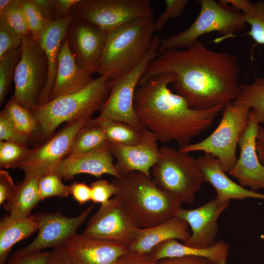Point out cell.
I'll list each match as a JSON object with an SVG mask.
<instances>
[{
    "mask_svg": "<svg viewBox=\"0 0 264 264\" xmlns=\"http://www.w3.org/2000/svg\"><path fill=\"white\" fill-rule=\"evenodd\" d=\"M160 42L158 36H154L152 45L143 61L128 73L110 80L109 94L100 109L98 118L125 122L141 131L146 129L135 113L134 96L147 66L159 52Z\"/></svg>",
    "mask_w": 264,
    "mask_h": 264,
    "instance_id": "cell-9",
    "label": "cell"
},
{
    "mask_svg": "<svg viewBox=\"0 0 264 264\" xmlns=\"http://www.w3.org/2000/svg\"><path fill=\"white\" fill-rule=\"evenodd\" d=\"M229 203V201L220 202L215 198L194 209L181 208L175 216L185 220L192 230L190 238L184 244L198 248L214 245L218 232V219Z\"/></svg>",
    "mask_w": 264,
    "mask_h": 264,
    "instance_id": "cell-18",
    "label": "cell"
},
{
    "mask_svg": "<svg viewBox=\"0 0 264 264\" xmlns=\"http://www.w3.org/2000/svg\"><path fill=\"white\" fill-rule=\"evenodd\" d=\"M164 11L154 21V31H159L171 19L179 16L188 3L187 0H166Z\"/></svg>",
    "mask_w": 264,
    "mask_h": 264,
    "instance_id": "cell-38",
    "label": "cell"
},
{
    "mask_svg": "<svg viewBox=\"0 0 264 264\" xmlns=\"http://www.w3.org/2000/svg\"><path fill=\"white\" fill-rule=\"evenodd\" d=\"M228 253L229 245L222 240L211 247L198 248L182 244L176 239H170L156 245L150 254L157 262L172 257L197 256L207 259L211 264H226Z\"/></svg>",
    "mask_w": 264,
    "mask_h": 264,
    "instance_id": "cell-25",
    "label": "cell"
},
{
    "mask_svg": "<svg viewBox=\"0 0 264 264\" xmlns=\"http://www.w3.org/2000/svg\"><path fill=\"white\" fill-rule=\"evenodd\" d=\"M152 169L155 185L182 203H192L205 182L196 159L167 146L160 148L158 160Z\"/></svg>",
    "mask_w": 264,
    "mask_h": 264,
    "instance_id": "cell-7",
    "label": "cell"
},
{
    "mask_svg": "<svg viewBox=\"0 0 264 264\" xmlns=\"http://www.w3.org/2000/svg\"><path fill=\"white\" fill-rule=\"evenodd\" d=\"M155 135L145 129L140 142L134 145L111 142L110 150L116 159L114 163L119 176L132 172H140L151 178L150 170L157 162L160 148Z\"/></svg>",
    "mask_w": 264,
    "mask_h": 264,
    "instance_id": "cell-17",
    "label": "cell"
},
{
    "mask_svg": "<svg viewBox=\"0 0 264 264\" xmlns=\"http://www.w3.org/2000/svg\"><path fill=\"white\" fill-rule=\"evenodd\" d=\"M174 78L173 73L165 72L139 82L134 96V109L143 126L158 141H175L180 148L209 129L224 107L204 110L191 108L183 97L170 89Z\"/></svg>",
    "mask_w": 264,
    "mask_h": 264,
    "instance_id": "cell-2",
    "label": "cell"
},
{
    "mask_svg": "<svg viewBox=\"0 0 264 264\" xmlns=\"http://www.w3.org/2000/svg\"><path fill=\"white\" fill-rule=\"evenodd\" d=\"M139 229L129 210L115 196L101 205L82 234L128 248L136 240Z\"/></svg>",
    "mask_w": 264,
    "mask_h": 264,
    "instance_id": "cell-13",
    "label": "cell"
},
{
    "mask_svg": "<svg viewBox=\"0 0 264 264\" xmlns=\"http://www.w3.org/2000/svg\"><path fill=\"white\" fill-rule=\"evenodd\" d=\"M0 115L10 121L29 138L38 129L37 120L32 112L22 106L12 98L2 110Z\"/></svg>",
    "mask_w": 264,
    "mask_h": 264,
    "instance_id": "cell-31",
    "label": "cell"
},
{
    "mask_svg": "<svg viewBox=\"0 0 264 264\" xmlns=\"http://www.w3.org/2000/svg\"><path fill=\"white\" fill-rule=\"evenodd\" d=\"M74 16L70 14L65 19L47 23L37 41L47 62L48 74L45 84L40 95L38 105L48 102L56 74L57 59L62 44Z\"/></svg>",
    "mask_w": 264,
    "mask_h": 264,
    "instance_id": "cell-22",
    "label": "cell"
},
{
    "mask_svg": "<svg viewBox=\"0 0 264 264\" xmlns=\"http://www.w3.org/2000/svg\"><path fill=\"white\" fill-rule=\"evenodd\" d=\"M30 35L37 40L48 22L30 0H21Z\"/></svg>",
    "mask_w": 264,
    "mask_h": 264,
    "instance_id": "cell-37",
    "label": "cell"
},
{
    "mask_svg": "<svg viewBox=\"0 0 264 264\" xmlns=\"http://www.w3.org/2000/svg\"><path fill=\"white\" fill-rule=\"evenodd\" d=\"M204 180L217 192L216 198L220 202L231 199L243 200L252 198L264 200V194L247 189L231 180L222 169L216 157L204 154L196 158Z\"/></svg>",
    "mask_w": 264,
    "mask_h": 264,
    "instance_id": "cell-21",
    "label": "cell"
},
{
    "mask_svg": "<svg viewBox=\"0 0 264 264\" xmlns=\"http://www.w3.org/2000/svg\"><path fill=\"white\" fill-rule=\"evenodd\" d=\"M225 2L244 14L247 23L250 25L247 34L257 43L264 45V0L254 2L248 0H226Z\"/></svg>",
    "mask_w": 264,
    "mask_h": 264,
    "instance_id": "cell-28",
    "label": "cell"
},
{
    "mask_svg": "<svg viewBox=\"0 0 264 264\" xmlns=\"http://www.w3.org/2000/svg\"><path fill=\"white\" fill-rule=\"evenodd\" d=\"M29 149L26 145L10 141H0V168H13L24 158Z\"/></svg>",
    "mask_w": 264,
    "mask_h": 264,
    "instance_id": "cell-36",
    "label": "cell"
},
{
    "mask_svg": "<svg viewBox=\"0 0 264 264\" xmlns=\"http://www.w3.org/2000/svg\"><path fill=\"white\" fill-rule=\"evenodd\" d=\"M0 19L22 36L30 35L21 0H13L8 7L0 11Z\"/></svg>",
    "mask_w": 264,
    "mask_h": 264,
    "instance_id": "cell-35",
    "label": "cell"
},
{
    "mask_svg": "<svg viewBox=\"0 0 264 264\" xmlns=\"http://www.w3.org/2000/svg\"><path fill=\"white\" fill-rule=\"evenodd\" d=\"M17 185H16L9 173L0 170V204L9 201L14 195Z\"/></svg>",
    "mask_w": 264,
    "mask_h": 264,
    "instance_id": "cell-43",
    "label": "cell"
},
{
    "mask_svg": "<svg viewBox=\"0 0 264 264\" xmlns=\"http://www.w3.org/2000/svg\"><path fill=\"white\" fill-rule=\"evenodd\" d=\"M107 37V34L96 26L74 18L65 39L78 65L91 75L97 72Z\"/></svg>",
    "mask_w": 264,
    "mask_h": 264,
    "instance_id": "cell-15",
    "label": "cell"
},
{
    "mask_svg": "<svg viewBox=\"0 0 264 264\" xmlns=\"http://www.w3.org/2000/svg\"><path fill=\"white\" fill-rule=\"evenodd\" d=\"M157 264H211L207 259L197 256H182L165 258Z\"/></svg>",
    "mask_w": 264,
    "mask_h": 264,
    "instance_id": "cell-47",
    "label": "cell"
},
{
    "mask_svg": "<svg viewBox=\"0 0 264 264\" xmlns=\"http://www.w3.org/2000/svg\"><path fill=\"white\" fill-rule=\"evenodd\" d=\"M39 223L34 215L17 219L10 215L0 223V264H5L12 247L38 230Z\"/></svg>",
    "mask_w": 264,
    "mask_h": 264,
    "instance_id": "cell-26",
    "label": "cell"
},
{
    "mask_svg": "<svg viewBox=\"0 0 264 264\" xmlns=\"http://www.w3.org/2000/svg\"><path fill=\"white\" fill-rule=\"evenodd\" d=\"M94 204L93 203L76 217H66L59 211L34 214L39 223L37 236L30 243L17 250L11 258L18 257L44 248L61 247L76 234L77 230L90 214Z\"/></svg>",
    "mask_w": 264,
    "mask_h": 264,
    "instance_id": "cell-14",
    "label": "cell"
},
{
    "mask_svg": "<svg viewBox=\"0 0 264 264\" xmlns=\"http://www.w3.org/2000/svg\"><path fill=\"white\" fill-rule=\"evenodd\" d=\"M94 80L78 65L65 39L58 54L56 77L49 101L80 90Z\"/></svg>",
    "mask_w": 264,
    "mask_h": 264,
    "instance_id": "cell-23",
    "label": "cell"
},
{
    "mask_svg": "<svg viewBox=\"0 0 264 264\" xmlns=\"http://www.w3.org/2000/svg\"><path fill=\"white\" fill-rule=\"evenodd\" d=\"M38 179L24 178L17 185L12 198L4 204V209L13 218L24 219L30 216L33 208L41 201L38 189Z\"/></svg>",
    "mask_w": 264,
    "mask_h": 264,
    "instance_id": "cell-27",
    "label": "cell"
},
{
    "mask_svg": "<svg viewBox=\"0 0 264 264\" xmlns=\"http://www.w3.org/2000/svg\"><path fill=\"white\" fill-rule=\"evenodd\" d=\"M118 197L135 218L140 228L159 224L175 216L182 203L160 190L152 178L138 172L114 178Z\"/></svg>",
    "mask_w": 264,
    "mask_h": 264,
    "instance_id": "cell-4",
    "label": "cell"
},
{
    "mask_svg": "<svg viewBox=\"0 0 264 264\" xmlns=\"http://www.w3.org/2000/svg\"><path fill=\"white\" fill-rule=\"evenodd\" d=\"M240 68L233 54L208 48L198 40L182 49L158 52L147 66L139 82L158 74L175 75L171 83L176 93L195 110L224 107L240 93Z\"/></svg>",
    "mask_w": 264,
    "mask_h": 264,
    "instance_id": "cell-1",
    "label": "cell"
},
{
    "mask_svg": "<svg viewBox=\"0 0 264 264\" xmlns=\"http://www.w3.org/2000/svg\"><path fill=\"white\" fill-rule=\"evenodd\" d=\"M47 264H73L62 247L54 248Z\"/></svg>",
    "mask_w": 264,
    "mask_h": 264,
    "instance_id": "cell-49",
    "label": "cell"
},
{
    "mask_svg": "<svg viewBox=\"0 0 264 264\" xmlns=\"http://www.w3.org/2000/svg\"><path fill=\"white\" fill-rule=\"evenodd\" d=\"M259 125L254 111L251 110L248 125L239 140V156L228 173L241 185L255 192L264 190V166L259 159L256 149Z\"/></svg>",
    "mask_w": 264,
    "mask_h": 264,
    "instance_id": "cell-16",
    "label": "cell"
},
{
    "mask_svg": "<svg viewBox=\"0 0 264 264\" xmlns=\"http://www.w3.org/2000/svg\"><path fill=\"white\" fill-rule=\"evenodd\" d=\"M90 122L98 125L104 131L110 142L126 145L138 144L142 137L143 131L123 121L100 118L91 119Z\"/></svg>",
    "mask_w": 264,
    "mask_h": 264,
    "instance_id": "cell-29",
    "label": "cell"
},
{
    "mask_svg": "<svg viewBox=\"0 0 264 264\" xmlns=\"http://www.w3.org/2000/svg\"><path fill=\"white\" fill-rule=\"evenodd\" d=\"M29 138L8 119L0 115V140L26 145Z\"/></svg>",
    "mask_w": 264,
    "mask_h": 264,
    "instance_id": "cell-41",
    "label": "cell"
},
{
    "mask_svg": "<svg viewBox=\"0 0 264 264\" xmlns=\"http://www.w3.org/2000/svg\"><path fill=\"white\" fill-rule=\"evenodd\" d=\"M23 36L14 31L3 20L0 19V57L20 47Z\"/></svg>",
    "mask_w": 264,
    "mask_h": 264,
    "instance_id": "cell-39",
    "label": "cell"
},
{
    "mask_svg": "<svg viewBox=\"0 0 264 264\" xmlns=\"http://www.w3.org/2000/svg\"><path fill=\"white\" fill-rule=\"evenodd\" d=\"M232 103L248 105L258 123L264 124V78L259 77L250 84H240V93Z\"/></svg>",
    "mask_w": 264,
    "mask_h": 264,
    "instance_id": "cell-32",
    "label": "cell"
},
{
    "mask_svg": "<svg viewBox=\"0 0 264 264\" xmlns=\"http://www.w3.org/2000/svg\"><path fill=\"white\" fill-rule=\"evenodd\" d=\"M92 115L87 114L68 122L64 128L44 143L29 149L24 158L13 168L22 170L24 178H39L52 173L68 155L76 136L91 119Z\"/></svg>",
    "mask_w": 264,
    "mask_h": 264,
    "instance_id": "cell-12",
    "label": "cell"
},
{
    "mask_svg": "<svg viewBox=\"0 0 264 264\" xmlns=\"http://www.w3.org/2000/svg\"><path fill=\"white\" fill-rule=\"evenodd\" d=\"M38 189L41 201L52 197H67L71 195L69 185L64 184L62 178L53 173L39 178Z\"/></svg>",
    "mask_w": 264,
    "mask_h": 264,
    "instance_id": "cell-34",
    "label": "cell"
},
{
    "mask_svg": "<svg viewBox=\"0 0 264 264\" xmlns=\"http://www.w3.org/2000/svg\"><path fill=\"white\" fill-rule=\"evenodd\" d=\"M73 264H116L128 248L75 234L61 246Z\"/></svg>",
    "mask_w": 264,
    "mask_h": 264,
    "instance_id": "cell-20",
    "label": "cell"
},
{
    "mask_svg": "<svg viewBox=\"0 0 264 264\" xmlns=\"http://www.w3.org/2000/svg\"><path fill=\"white\" fill-rule=\"evenodd\" d=\"M199 12L186 29L161 40L158 52L186 48L202 35L213 32L222 37H234L246 26L244 14L234 7L215 0H199Z\"/></svg>",
    "mask_w": 264,
    "mask_h": 264,
    "instance_id": "cell-6",
    "label": "cell"
},
{
    "mask_svg": "<svg viewBox=\"0 0 264 264\" xmlns=\"http://www.w3.org/2000/svg\"><path fill=\"white\" fill-rule=\"evenodd\" d=\"M154 16L128 22L107 34L97 73L110 80L135 68L147 55L154 39Z\"/></svg>",
    "mask_w": 264,
    "mask_h": 264,
    "instance_id": "cell-3",
    "label": "cell"
},
{
    "mask_svg": "<svg viewBox=\"0 0 264 264\" xmlns=\"http://www.w3.org/2000/svg\"><path fill=\"white\" fill-rule=\"evenodd\" d=\"M116 264H157L149 253L129 251L120 256Z\"/></svg>",
    "mask_w": 264,
    "mask_h": 264,
    "instance_id": "cell-44",
    "label": "cell"
},
{
    "mask_svg": "<svg viewBox=\"0 0 264 264\" xmlns=\"http://www.w3.org/2000/svg\"><path fill=\"white\" fill-rule=\"evenodd\" d=\"M91 200L93 203H99L101 205L107 203L112 195H115L117 188L111 181L106 179H99L91 183Z\"/></svg>",
    "mask_w": 264,
    "mask_h": 264,
    "instance_id": "cell-40",
    "label": "cell"
},
{
    "mask_svg": "<svg viewBox=\"0 0 264 264\" xmlns=\"http://www.w3.org/2000/svg\"><path fill=\"white\" fill-rule=\"evenodd\" d=\"M48 22L55 20L52 0H30Z\"/></svg>",
    "mask_w": 264,
    "mask_h": 264,
    "instance_id": "cell-48",
    "label": "cell"
},
{
    "mask_svg": "<svg viewBox=\"0 0 264 264\" xmlns=\"http://www.w3.org/2000/svg\"><path fill=\"white\" fill-rule=\"evenodd\" d=\"M250 107L245 104L229 103L222 110V116L216 129L203 140L179 148L183 153L201 151L217 158L226 173L237 160L236 149L242 134L246 129Z\"/></svg>",
    "mask_w": 264,
    "mask_h": 264,
    "instance_id": "cell-8",
    "label": "cell"
},
{
    "mask_svg": "<svg viewBox=\"0 0 264 264\" xmlns=\"http://www.w3.org/2000/svg\"><path fill=\"white\" fill-rule=\"evenodd\" d=\"M51 252L39 251L16 258H10L5 264H47Z\"/></svg>",
    "mask_w": 264,
    "mask_h": 264,
    "instance_id": "cell-42",
    "label": "cell"
},
{
    "mask_svg": "<svg viewBox=\"0 0 264 264\" xmlns=\"http://www.w3.org/2000/svg\"><path fill=\"white\" fill-rule=\"evenodd\" d=\"M151 3L149 0H80L71 14L108 34L132 21L154 15Z\"/></svg>",
    "mask_w": 264,
    "mask_h": 264,
    "instance_id": "cell-10",
    "label": "cell"
},
{
    "mask_svg": "<svg viewBox=\"0 0 264 264\" xmlns=\"http://www.w3.org/2000/svg\"><path fill=\"white\" fill-rule=\"evenodd\" d=\"M110 83V79L99 76L80 90L37 105L31 111L43 136L50 138L63 123L101 109L108 97Z\"/></svg>",
    "mask_w": 264,
    "mask_h": 264,
    "instance_id": "cell-5",
    "label": "cell"
},
{
    "mask_svg": "<svg viewBox=\"0 0 264 264\" xmlns=\"http://www.w3.org/2000/svg\"><path fill=\"white\" fill-rule=\"evenodd\" d=\"M189 224L176 216L153 227L140 228L136 240L128 248L132 251L150 253L158 244L170 239L180 240L184 243L191 236Z\"/></svg>",
    "mask_w": 264,
    "mask_h": 264,
    "instance_id": "cell-24",
    "label": "cell"
},
{
    "mask_svg": "<svg viewBox=\"0 0 264 264\" xmlns=\"http://www.w3.org/2000/svg\"><path fill=\"white\" fill-rule=\"evenodd\" d=\"M21 48L22 55L15 71L12 98L31 111L38 105L45 84L48 64L43 49L30 35L23 36Z\"/></svg>",
    "mask_w": 264,
    "mask_h": 264,
    "instance_id": "cell-11",
    "label": "cell"
},
{
    "mask_svg": "<svg viewBox=\"0 0 264 264\" xmlns=\"http://www.w3.org/2000/svg\"><path fill=\"white\" fill-rule=\"evenodd\" d=\"M80 0H52L55 20L65 19L71 14V9Z\"/></svg>",
    "mask_w": 264,
    "mask_h": 264,
    "instance_id": "cell-46",
    "label": "cell"
},
{
    "mask_svg": "<svg viewBox=\"0 0 264 264\" xmlns=\"http://www.w3.org/2000/svg\"><path fill=\"white\" fill-rule=\"evenodd\" d=\"M22 55L21 46L0 57V104L9 93L15 69Z\"/></svg>",
    "mask_w": 264,
    "mask_h": 264,
    "instance_id": "cell-33",
    "label": "cell"
},
{
    "mask_svg": "<svg viewBox=\"0 0 264 264\" xmlns=\"http://www.w3.org/2000/svg\"><path fill=\"white\" fill-rule=\"evenodd\" d=\"M71 195L73 198L80 204H83L91 200V191L90 186L84 182H74L69 185Z\"/></svg>",
    "mask_w": 264,
    "mask_h": 264,
    "instance_id": "cell-45",
    "label": "cell"
},
{
    "mask_svg": "<svg viewBox=\"0 0 264 264\" xmlns=\"http://www.w3.org/2000/svg\"><path fill=\"white\" fill-rule=\"evenodd\" d=\"M256 149L259 159L264 166V127L259 125L258 130Z\"/></svg>",
    "mask_w": 264,
    "mask_h": 264,
    "instance_id": "cell-50",
    "label": "cell"
},
{
    "mask_svg": "<svg viewBox=\"0 0 264 264\" xmlns=\"http://www.w3.org/2000/svg\"><path fill=\"white\" fill-rule=\"evenodd\" d=\"M90 120L76 136L68 155L87 153L110 142L103 130Z\"/></svg>",
    "mask_w": 264,
    "mask_h": 264,
    "instance_id": "cell-30",
    "label": "cell"
},
{
    "mask_svg": "<svg viewBox=\"0 0 264 264\" xmlns=\"http://www.w3.org/2000/svg\"><path fill=\"white\" fill-rule=\"evenodd\" d=\"M110 144L111 142L87 153L67 155L52 173L66 180H71L81 174H89L96 177L109 174L114 178L119 177L113 163Z\"/></svg>",
    "mask_w": 264,
    "mask_h": 264,
    "instance_id": "cell-19",
    "label": "cell"
}]
</instances>
